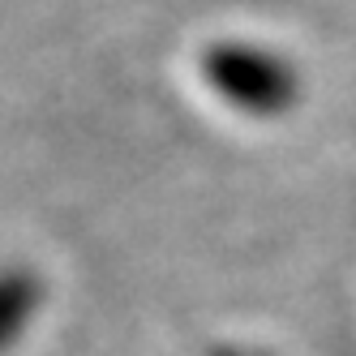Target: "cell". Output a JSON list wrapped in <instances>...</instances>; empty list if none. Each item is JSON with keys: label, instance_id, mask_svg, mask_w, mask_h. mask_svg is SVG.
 <instances>
[{"label": "cell", "instance_id": "6da1fadb", "mask_svg": "<svg viewBox=\"0 0 356 356\" xmlns=\"http://www.w3.org/2000/svg\"><path fill=\"white\" fill-rule=\"evenodd\" d=\"M197 69L223 104H232L236 112H249V116H284L300 99L296 65L262 43L219 39L202 52Z\"/></svg>", "mask_w": 356, "mask_h": 356}, {"label": "cell", "instance_id": "7a4b0ae2", "mask_svg": "<svg viewBox=\"0 0 356 356\" xmlns=\"http://www.w3.org/2000/svg\"><path fill=\"white\" fill-rule=\"evenodd\" d=\"M35 309V279L26 270H0V343L17 335V326Z\"/></svg>", "mask_w": 356, "mask_h": 356}]
</instances>
